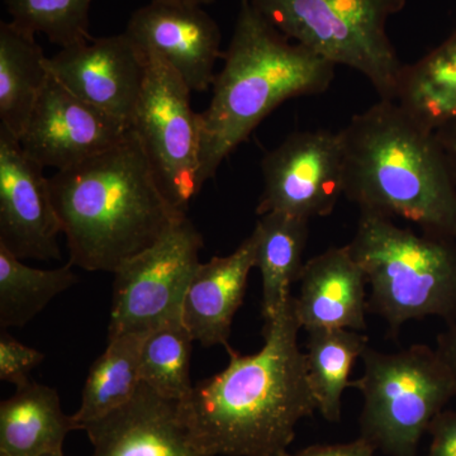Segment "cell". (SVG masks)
Returning <instances> with one entry per match:
<instances>
[{
  "label": "cell",
  "mask_w": 456,
  "mask_h": 456,
  "mask_svg": "<svg viewBox=\"0 0 456 456\" xmlns=\"http://www.w3.org/2000/svg\"><path fill=\"white\" fill-rule=\"evenodd\" d=\"M294 297L264 325V345L242 355L228 350L220 373L179 402L191 439L208 456H281L296 428L317 410L308 382Z\"/></svg>",
  "instance_id": "obj_1"
},
{
  "label": "cell",
  "mask_w": 456,
  "mask_h": 456,
  "mask_svg": "<svg viewBox=\"0 0 456 456\" xmlns=\"http://www.w3.org/2000/svg\"><path fill=\"white\" fill-rule=\"evenodd\" d=\"M69 263L114 274L185 217L165 196L134 132L112 149L50 176Z\"/></svg>",
  "instance_id": "obj_2"
},
{
  "label": "cell",
  "mask_w": 456,
  "mask_h": 456,
  "mask_svg": "<svg viewBox=\"0 0 456 456\" xmlns=\"http://www.w3.org/2000/svg\"><path fill=\"white\" fill-rule=\"evenodd\" d=\"M344 196L360 212L456 240V183L436 132L380 99L341 130Z\"/></svg>",
  "instance_id": "obj_3"
},
{
  "label": "cell",
  "mask_w": 456,
  "mask_h": 456,
  "mask_svg": "<svg viewBox=\"0 0 456 456\" xmlns=\"http://www.w3.org/2000/svg\"><path fill=\"white\" fill-rule=\"evenodd\" d=\"M224 57L211 104L200 113L202 188L275 108L289 99L322 94L335 79L336 65L281 35L250 0H240Z\"/></svg>",
  "instance_id": "obj_4"
},
{
  "label": "cell",
  "mask_w": 456,
  "mask_h": 456,
  "mask_svg": "<svg viewBox=\"0 0 456 456\" xmlns=\"http://www.w3.org/2000/svg\"><path fill=\"white\" fill-rule=\"evenodd\" d=\"M347 248L370 287L369 311L395 334L408 321L432 316L449 323L456 317V240L360 212Z\"/></svg>",
  "instance_id": "obj_5"
},
{
  "label": "cell",
  "mask_w": 456,
  "mask_h": 456,
  "mask_svg": "<svg viewBox=\"0 0 456 456\" xmlns=\"http://www.w3.org/2000/svg\"><path fill=\"white\" fill-rule=\"evenodd\" d=\"M281 35L327 61L362 74L380 99L395 101L402 65L387 25L407 0H250Z\"/></svg>",
  "instance_id": "obj_6"
},
{
  "label": "cell",
  "mask_w": 456,
  "mask_h": 456,
  "mask_svg": "<svg viewBox=\"0 0 456 456\" xmlns=\"http://www.w3.org/2000/svg\"><path fill=\"white\" fill-rule=\"evenodd\" d=\"M364 373L350 387L364 398L362 437L388 456H416L435 417L456 397V373L439 351L412 345L395 353L368 346Z\"/></svg>",
  "instance_id": "obj_7"
},
{
  "label": "cell",
  "mask_w": 456,
  "mask_h": 456,
  "mask_svg": "<svg viewBox=\"0 0 456 456\" xmlns=\"http://www.w3.org/2000/svg\"><path fill=\"white\" fill-rule=\"evenodd\" d=\"M131 128L156 174L165 196L187 215L200 194V118L191 108V93L178 71L155 53Z\"/></svg>",
  "instance_id": "obj_8"
},
{
  "label": "cell",
  "mask_w": 456,
  "mask_h": 456,
  "mask_svg": "<svg viewBox=\"0 0 456 456\" xmlns=\"http://www.w3.org/2000/svg\"><path fill=\"white\" fill-rule=\"evenodd\" d=\"M203 237L188 216L146 251L114 273L108 338L147 335L182 318L183 302L200 265Z\"/></svg>",
  "instance_id": "obj_9"
},
{
  "label": "cell",
  "mask_w": 456,
  "mask_h": 456,
  "mask_svg": "<svg viewBox=\"0 0 456 456\" xmlns=\"http://www.w3.org/2000/svg\"><path fill=\"white\" fill-rule=\"evenodd\" d=\"M264 189L257 215L283 212L311 221L335 211L344 196L341 130L290 134L261 161Z\"/></svg>",
  "instance_id": "obj_10"
},
{
  "label": "cell",
  "mask_w": 456,
  "mask_h": 456,
  "mask_svg": "<svg viewBox=\"0 0 456 456\" xmlns=\"http://www.w3.org/2000/svg\"><path fill=\"white\" fill-rule=\"evenodd\" d=\"M44 170L0 127V246L20 260H61V222Z\"/></svg>",
  "instance_id": "obj_11"
},
{
  "label": "cell",
  "mask_w": 456,
  "mask_h": 456,
  "mask_svg": "<svg viewBox=\"0 0 456 456\" xmlns=\"http://www.w3.org/2000/svg\"><path fill=\"white\" fill-rule=\"evenodd\" d=\"M49 73L77 98L130 126L149 56L125 32L90 38L47 57Z\"/></svg>",
  "instance_id": "obj_12"
},
{
  "label": "cell",
  "mask_w": 456,
  "mask_h": 456,
  "mask_svg": "<svg viewBox=\"0 0 456 456\" xmlns=\"http://www.w3.org/2000/svg\"><path fill=\"white\" fill-rule=\"evenodd\" d=\"M131 127L77 98L50 74L20 145L36 163L64 170L121 142Z\"/></svg>",
  "instance_id": "obj_13"
},
{
  "label": "cell",
  "mask_w": 456,
  "mask_h": 456,
  "mask_svg": "<svg viewBox=\"0 0 456 456\" xmlns=\"http://www.w3.org/2000/svg\"><path fill=\"white\" fill-rule=\"evenodd\" d=\"M125 33L141 50L167 60L191 92H206L215 83L216 62L224 56L222 33L202 7L151 0L134 11Z\"/></svg>",
  "instance_id": "obj_14"
},
{
  "label": "cell",
  "mask_w": 456,
  "mask_h": 456,
  "mask_svg": "<svg viewBox=\"0 0 456 456\" xmlns=\"http://www.w3.org/2000/svg\"><path fill=\"white\" fill-rule=\"evenodd\" d=\"M92 456H208L191 439L179 402L141 383L134 397L83 428Z\"/></svg>",
  "instance_id": "obj_15"
},
{
  "label": "cell",
  "mask_w": 456,
  "mask_h": 456,
  "mask_svg": "<svg viewBox=\"0 0 456 456\" xmlns=\"http://www.w3.org/2000/svg\"><path fill=\"white\" fill-rule=\"evenodd\" d=\"M294 297L299 325L321 329H367V277L349 248H332L305 261Z\"/></svg>",
  "instance_id": "obj_16"
},
{
  "label": "cell",
  "mask_w": 456,
  "mask_h": 456,
  "mask_svg": "<svg viewBox=\"0 0 456 456\" xmlns=\"http://www.w3.org/2000/svg\"><path fill=\"white\" fill-rule=\"evenodd\" d=\"M256 239L251 233L227 256H215L198 265L183 302L182 320L194 341L203 347L228 344L233 318L244 302Z\"/></svg>",
  "instance_id": "obj_17"
},
{
  "label": "cell",
  "mask_w": 456,
  "mask_h": 456,
  "mask_svg": "<svg viewBox=\"0 0 456 456\" xmlns=\"http://www.w3.org/2000/svg\"><path fill=\"white\" fill-rule=\"evenodd\" d=\"M80 430L64 413L59 393L31 382L0 403V456H44L64 452L71 431Z\"/></svg>",
  "instance_id": "obj_18"
},
{
  "label": "cell",
  "mask_w": 456,
  "mask_h": 456,
  "mask_svg": "<svg viewBox=\"0 0 456 456\" xmlns=\"http://www.w3.org/2000/svg\"><path fill=\"white\" fill-rule=\"evenodd\" d=\"M310 221L283 212L260 216L253 233L256 239L255 268L263 281L261 314L273 320L292 298L290 288L298 281Z\"/></svg>",
  "instance_id": "obj_19"
},
{
  "label": "cell",
  "mask_w": 456,
  "mask_h": 456,
  "mask_svg": "<svg viewBox=\"0 0 456 456\" xmlns=\"http://www.w3.org/2000/svg\"><path fill=\"white\" fill-rule=\"evenodd\" d=\"M46 61L35 35L0 22V127L18 140L49 82Z\"/></svg>",
  "instance_id": "obj_20"
},
{
  "label": "cell",
  "mask_w": 456,
  "mask_h": 456,
  "mask_svg": "<svg viewBox=\"0 0 456 456\" xmlns=\"http://www.w3.org/2000/svg\"><path fill=\"white\" fill-rule=\"evenodd\" d=\"M395 102L432 131L456 118V29L412 65H404Z\"/></svg>",
  "instance_id": "obj_21"
},
{
  "label": "cell",
  "mask_w": 456,
  "mask_h": 456,
  "mask_svg": "<svg viewBox=\"0 0 456 456\" xmlns=\"http://www.w3.org/2000/svg\"><path fill=\"white\" fill-rule=\"evenodd\" d=\"M305 364L317 410L323 419L338 422L342 395L349 388L356 360L369 346L367 336L346 329H321L307 332Z\"/></svg>",
  "instance_id": "obj_22"
},
{
  "label": "cell",
  "mask_w": 456,
  "mask_h": 456,
  "mask_svg": "<svg viewBox=\"0 0 456 456\" xmlns=\"http://www.w3.org/2000/svg\"><path fill=\"white\" fill-rule=\"evenodd\" d=\"M145 336L122 334L108 338L107 349L89 369L82 403L73 415L80 430L134 397L141 384L140 354Z\"/></svg>",
  "instance_id": "obj_23"
},
{
  "label": "cell",
  "mask_w": 456,
  "mask_h": 456,
  "mask_svg": "<svg viewBox=\"0 0 456 456\" xmlns=\"http://www.w3.org/2000/svg\"><path fill=\"white\" fill-rule=\"evenodd\" d=\"M77 283L70 263L56 269H36L0 246V326H26Z\"/></svg>",
  "instance_id": "obj_24"
},
{
  "label": "cell",
  "mask_w": 456,
  "mask_h": 456,
  "mask_svg": "<svg viewBox=\"0 0 456 456\" xmlns=\"http://www.w3.org/2000/svg\"><path fill=\"white\" fill-rule=\"evenodd\" d=\"M193 342L182 318L149 332L141 346V383L165 398L183 401L194 387L191 380Z\"/></svg>",
  "instance_id": "obj_25"
},
{
  "label": "cell",
  "mask_w": 456,
  "mask_h": 456,
  "mask_svg": "<svg viewBox=\"0 0 456 456\" xmlns=\"http://www.w3.org/2000/svg\"><path fill=\"white\" fill-rule=\"evenodd\" d=\"M94 0H3L11 22L31 35L46 36L60 49L92 38L90 8Z\"/></svg>",
  "instance_id": "obj_26"
},
{
  "label": "cell",
  "mask_w": 456,
  "mask_h": 456,
  "mask_svg": "<svg viewBox=\"0 0 456 456\" xmlns=\"http://www.w3.org/2000/svg\"><path fill=\"white\" fill-rule=\"evenodd\" d=\"M45 354L27 346L2 330L0 334V379L16 388L31 383L29 373L44 362Z\"/></svg>",
  "instance_id": "obj_27"
},
{
  "label": "cell",
  "mask_w": 456,
  "mask_h": 456,
  "mask_svg": "<svg viewBox=\"0 0 456 456\" xmlns=\"http://www.w3.org/2000/svg\"><path fill=\"white\" fill-rule=\"evenodd\" d=\"M430 449L426 456H456V412L443 411L431 422Z\"/></svg>",
  "instance_id": "obj_28"
},
{
  "label": "cell",
  "mask_w": 456,
  "mask_h": 456,
  "mask_svg": "<svg viewBox=\"0 0 456 456\" xmlns=\"http://www.w3.org/2000/svg\"><path fill=\"white\" fill-rule=\"evenodd\" d=\"M375 450L367 439L360 436L351 443L314 445L294 454L287 452L281 456H374Z\"/></svg>",
  "instance_id": "obj_29"
},
{
  "label": "cell",
  "mask_w": 456,
  "mask_h": 456,
  "mask_svg": "<svg viewBox=\"0 0 456 456\" xmlns=\"http://www.w3.org/2000/svg\"><path fill=\"white\" fill-rule=\"evenodd\" d=\"M435 132L456 183V118Z\"/></svg>",
  "instance_id": "obj_30"
},
{
  "label": "cell",
  "mask_w": 456,
  "mask_h": 456,
  "mask_svg": "<svg viewBox=\"0 0 456 456\" xmlns=\"http://www.w3.org/2000/svg\"><path fill=\"white\" fill-rule=\"evenodd\" d=\"M436 350L456 373V317L449 322L448 330L437 338Z\"/></svg>",
  "instance_id": "obj_31"
},
{
  "label": "cell",
  "mask_w": 456,
  "mask_h": 456,
  "mask_svg": "<svg viewBox=\"0 0 456 456\" xmlns=\"http://www.w3.org/2000/svg\"><path fill=\"white\" fill-rule=\"evenodd\" d=\"M176 2L187 3V4L198 5V7H204V5L212 4L216 0H176Z\"/></svg>",
  "instance_id": "obj_32"
},
{
  "label": "cell",
  "mask_w": 456,
  "mask_h": 456,
  "mask_svg": "<svg viewBox=\"0 0 456 456\" xmlns=\"http://www.w3.org/2000/svg\"><path fill=\"white\" fill-rule=\"evenodd\" d=\"M44 456H66L64 452H51V454H46Z\"/></svg>",
  "instance_id": "obj_33"
}]
</instances>
